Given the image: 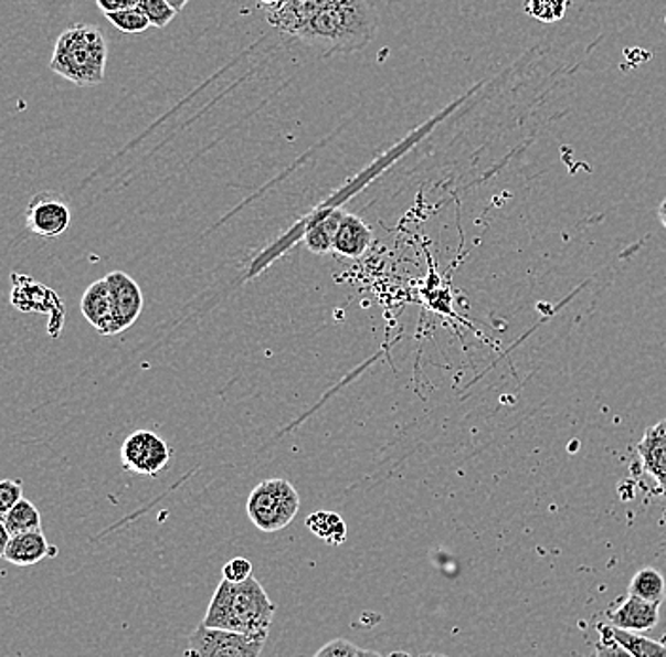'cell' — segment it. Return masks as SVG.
Wrapping results in <instances>:
<instances>
[{
	"instance_id": "obj_29",
	"label": "cell",
	"mask_w": 666,
	"mask_h": 657,
	"mask_svg": "<svg viewBox=\"0 0 666 657\" xmlns=\"http://www.w3.org/2000/svg\"><path fill=\"white\" fill-rule=\"evenodd\" d=\"M657 213H659L660 224H663V227L666 230V198L660 201L659 211H657Z\"/></svg>"
},
{
	"instance_id": "obj_27",
	"label": "cell",
	"mask_w": 666,
	"mask_h": 657,
	"mask_svg": "<svg viewBox=\"0 0 666 657\" xmlns=\"http://www.w3.org/2000/svg\"><path fill=\"white\" fill-rule=\"evenodd\" d=\"M10 538H12V534H10V531H8L4 519L0 518V559L4 558V551H7Z\"/></svg>"
},
{
	"instance_id": "obj_22",
	"label": "cell",
	"mask_w": 666,
	"mask_h": 657,
	"mask_svg": "<svg viewBox=\"0 0 666 657\" xmlns=\"http://www.w3.org/2000/svg\"><path fill=\"white\" fill-rule=\"evenodd\" d=\"M139 8L145 12L152 28L163 29L179 14L167 0H139Z\"/></svg>"
},
{
	"instance_id": "obj_18",
	"label": "cell",
	"mask_w": 666,
	"mask_h": 657,
	"mask_svg": "<svg viewBox=\"0 0 666 657\" xmlns=\"http://www.w3.org/2000/svg\"><path fill=\"white\" fill-rule=\"evenodd\" d=\"M343 211H334L326 219L320 220L318 224L307 230V233H305V245H307L310 253L328 254L334 251L337 227H339V222L343 219Z\"/></svg>"
},
{
	"instance_id": "obj_26",
	"label": "cell",
	"mask_w": 666,
	"mask_h": 657,
	"mask_svg": "<svg viewBox=\"0 0 666 657\" xmlns=\"http://www.w3.org/2000/svg\"><path fill=\"white\" fill-rule=\"evenodd\" d=\"M101 12L110 14V12H119L127 8L139 7V0H95Z\"/></svg>"
},
{
	"instance_id": "obj_12",
	"label": "cell",
	"mask_w": 666,
	"mask_h": 657,
	"mask_svg": "<svg viewBox=\"0 0 666 657\" xmlns=\"http://www.w3.org/2000/svg\"><path fill=\"white\" fill-rule=\"evenodd\" d=\"M57 548L47 542L42 529L40 531L20 532L12 534L4 551V561L15 566H34L47 558H55Z\"/></svg>"
},
{
	"instance_id": "obj_6",
	"label": "cell",
	"mask_w": 666,
	"mask_h": 657,
	"mask_svg": "<svg viewBox=\"0 0 666 657\" xmlns=\"http://www.w3.org/2000/svg\"><path fill=\"white\" fill-rule=\"evenodd\" d=\"M12 279V298H10L12 306L21 312L46 315L50 319L47 333L52 338H60L63 320H65V306L55 290L27 275L13 273Z\"/></svg>"
},
{
	"instance_id": "obj_21",
	"label": "cell",
	"mask_w": 666,
	"mask_h": 657,
	"mask_svg": "<svg viewBox=\"0 0 666 657\" xmlns=\"http://www.w3.org/2000/svg\"><path fill=\"white\" fill-rule=\"evenodd\" d=\"M105 15L106 20L110 21L114 28L121 31V33L140 34L145 33L146 29L152 28L139 7L127 8V10H119V12H110V14Z\"/></svg>"
},
{
	"instance_id": "obj_2",
	"label": "cell",
	"mask_w": 666,
	"mask_h": 657,
	"mask_svg": "<svg viewBox=\"0 0 666 657\" xmlns=\"http://www.w3.org/2000/svg\"><path fill=\"white\" fill-rule=\"evenodd\" d=\"M275 611L277 606L273 604L254 574L239 584L222 577L201 624L219 629L239 630L244 635L267 640Z\"/></svg>"
},
{
	"instance_id": "obj_7",
	"label": "cell",
	"mask_w": 666,
	"mask_h": 657,
	"mask_svg": "<svg viewBox=\"0 0 666 657\" xmlns=\"http://www.w3.org/2000/svg\"><path fill=\"white\" fill-rule=\"evenodd\" d=\"M121 465L127 471L139 476H158L166 470L171 460V449L166 439L150 431L133 432L131 436L121 445Z\"/></svg>"
},
{
	"instance_id": "obj_28",
	"label": "cell",
	"mask_w": 666,
	"mask_h": 657,
	"mask_svg": "<svg viewBox=\"0 0 666 657\" xmlns=\"http://www.w3.org/2000/svg\"><path fill=\"white\" fill-rule=\"evenodd\" d=\"M167 2H169V4H171V7L177 10V12H182V10H184L186 4H188L190 0H167Z\"/></svg>"
},
{
	"instance_id": "obj_1",
	"label": "cell",
	"mask_w": 666,
	"mask_h": 657,
	"mask_svg": "<svg viewBox=\"0 0 666 657\" xmlns=\"http://www.w3.org/2000/svg\"><path fill=\"white\" fill-rule=\"evenodd\" d=\"M377 33V12L370 0H328L296 39L320 55L355 54Z\"/></svg>"
},
{
	"instance_id": "obj_11",
	"label": "cell",
	"mask_w": 666,
	"mask_h": 657,
	"mask_svg": "<svg viewBox=\"0 0 666 657\" xmlns=\"http://www.w3.org/2000/svg\"><path fill=\"white\" fill-rule=\"evenodd\" d=\"M659 603H652L628 593V597L615 611L610 612V624L620 629L646 633L659 624Z\"/></svg>"
},
{
	"instance_id": "obj_15",
	"label": "cell",
	"mask_w": 666,
	"mask_h": 657,
	"mask_svg": "<svg viewBox=\"0 0 666 657\" xmlns=\"http://www.w3.org/2000/svg\"><path fill=\"white\" fill-rule=\"evenodd\" d=\"M326 2L328 0H288L281 10L267 14V21L278 31L297 36Z\"/></svg>"
},
{
	"instance_id": "obj_20",
	"label": "cell",
	"mask_w": 666,
	"mask_h": 657,
	"mask_svg": "<svg viewBox=\"0 0 666 657\" xmlns=\"http://www.w3.org/2000/svg\"><path fill=\"white\" fill-rule=\"evenodd\" d=\"M4 523H7L8 531L10 534H20V532L40 531L42 529V518H40V511L36 506L21 497L12 510L8 511L4 516Z\"/></svg>"
},
{
	"instance_id": "obj_5",
	"label": "cell",
	"mask_w": 666,
	"mask_h": 657,
	"mask_svg": "<svg viewBox=\"0 0 666 657\" xmlns=\"http://www.w3.org/2000/svg\"><path fill=\"white\" fill-rule=\"evenodd\" d=\"M267 640L244 635L239 630L219 629L199 624L188 638L186 656L198 657H257Z\"/></svg>"
},
{
	"instance_id": "obj_25",
	"label": "cell",
	"mask_w": 666,
	"mask_h": 657,
	"mask_svg": "<svg viewBox=\"0 0 666 657\" xmlns=\"http://www.w3.org/2000/svg\"><path fill=\"white\" fill-rule=\"evenodd\" d=\"M251 576L252 563L249 561V559L244 558L231 559L230 563H225L224 572H222V577L230 580V582H233V584L244 582L246 577Z\"/></svg>"
},
{
	"instance_id": "obj_17",
	"label": "cell",
	"mask_w": 666,
	"mask_h": 657,
	"mask_svg": "<svg viewBox=\"0 0 666 657\" xmlns=\"http://www.w3.org/2000/svg\"><path fill=\"white\" fill-rule=\"evenodd\" d=\"M305 524L315 537L331 545H341L347 540V524L334 511H317L305 519Z\"/></svg>"
},
{
	"instance_id": "obj_4",
	"label": "cell",
	"mask_w": 666,
	"mask_h": 657,
	"mask_svg": "<svg viewBox=\"0 0 666 657\" xmlns=\"http://www.w3.org/2000/svg\"><path fill=\"white\" fill-rule=\"evenodd\" d=\"M299 511V495L288 479H265L254 487L246 513L260 531L277 532L294 521Z\"/></svg>"
},
{
	"instance_id": "obj_14",
	"label": "cell",
	"mask_w": 666,
	"mask_h": 657,
	"mask_svg": "<svg viewBox=\"0 0 666 657\" xmlns=\"http://www.w3.org/2000/svg\"><path fill=\"white\" fill-rule=\"evenodd\" d=\"M373 243L371 227L357 214L345 213L337 227L334 251L345 258H362Z\"/></svg>"
},
{
	"instance_id": "obj_3",
	"label": "cell",
	"mask_w": 666,
	"mask_h": 657,
	"mask_svg": "<svg viewBox=\"0 0 666 657\" xmlns=\"http://www.w3.org/2000/svg\"><path fill=\"white\" fill-rule=\"evenodd\" d=\"M106 61L108 44L103 31L89 23H74L55 42L50 71L74 86H99L105 82Z\"/></svg>"
},
{
	"instance_id": "obj_24",
	"label": "cell",
	"mask_w": 666,
	"mask_h": 657,
	"mask_svg": "<svg viewBox=\"0 0 666 657\" xmlns=\"http://www.w3.org/2000/svg\"><path fill=\"white\" fill-rule=\"evenodd\" d=\"M21 497H23L21 479H0V518L4 519Z\"/></svg>"
},
{
	"instance_id": "obj_13",
	"label": "cell",
	"mask_w": 666,
	"mask_h": 657,
	"mask_svg": "<svg viewBox=\"0 0 666 657\" xmlns=\"http://www.w3.org/2000/svg\"><path fill=\"white\" fill-rule=\"evenodd\" d=\"M636 452L647 474L657 481L659 491L666 497V418L647 428L636 445Z\"/></svg>"
},
{
	"instance_id": "obj_19",
	"label": "cell",
	"mask_w": 666,
	"mask_h": 657,
	"mask_svg": "<svg viewBox=\"0 0 666 657\" xmlns=\"http://www.w3.org/2000/svg\"><path fill=\"white\" fill-rule=\"evenodd\" d=\"M628 593L652 601V603L663 604L666 597L665 577L659 571L646 566V569H642V571L634 574L631 584H628Z\"/></svg>"
},
{
	"instance_id": "obj_10",
	"label": "cell",
	"mask_w": 666,
	"mask_h": 657,
	"mask_svg": "<svg viewBox=\"0 0 666 657\" xmlns=\"http://www.w3.org/2000/svg\"><path fill=\"white\" fill-rule=\"evenodd\" d=\"M82 315L101 336H116L114 326V298L108 280H95L80 301Z\"/></svg>"
},
{
	"instance_id": "obj_23",
	"label": "cell",
	"mask_w": 666,
	"mask_h": 657,
	"mask_svg": "<svg viewBox=\"0 0 666 657\" xmlns=\"http://www.w3.org/2000/svg\"><path fill=\"white\" fill-rule=\"evenodd\" d=\"M317 657H360V656H381L379 651L366 650L357 644L350 643L347 638H336L331 643L324 644L323 648L315 654Z\"/></svg>"
},
{
	"instance_id": "obj_9",
	"label": "cell",
	"mask_w": 666,
	"mask_h": 657,
	"mask_svg": "<svg viewBox=\"0 0 666 657\" xmlns=\"http://www.w3.org/2000/svg\"><path fill=\"white\" fill-rule=\"evenodd\" d=\"M105 279L108 280L110 290H113L114 326H116V336H118L137 322L142 307H145V296H142L140 286L127 273H108Z\"/></svg>"
},
{
	"instance_id": "obj_16",
	"label": "cell",
	"mask_w": 666,
	"mask_h": 657,
	"mask_svg": "<svg viewBox=\"0 0 666 657\" xmlns=\"http://www.w3.org/2000/svg\"><path fill=\"white\" fill-rule=\"evenodd\" d=\"M599 629L607 633L614 638V643L620 646L621 650L627 656L636 657H654L666 656V644L657 643L652 638L642 637L641 633L634 630L620 629L615 625H599Z\"/></svg>"
},
{
	"instance_id": "obj_8",
	"label": "cell",
	"mask_w": 666,
	"mask_h": 657,
	"mask_svg": "<svg viewBox=\"0 0 666 657\" xmlns=\"http://www.w3.org/2000/svg\"><path fill=\"white\" fill-rule=\"evenodd\" d=\"M25 224L34 235L55 240L71 226V206L57 193H34L25 209Z\"/></svg>"
}]
</instances>
